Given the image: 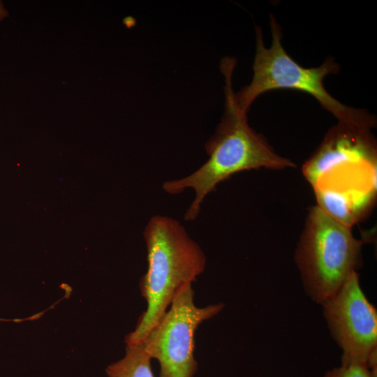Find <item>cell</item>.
<instances>
[{
    "label": "cell",
    "instance_id": "3957f363",
    "mask_svg": "<svg viewBox=\"0 0 377 377\" xmlns=\"http://www.w3.org/2000/svg\"><path fill=\"white\" fill-rule=\"evenodd\" d=\"M272 44L266 47L260 27L256 26V54L252 66L253 77L249 84L235 92L239 108L248 112L253 101L262 94L276 89H290L313 96L321 106L334 116L339 123L370 130L376 125L375 117L367 110L346 105L325 89L324 78L337 74L340 66L332 57H327L319 66L304 68L286 52L282 43V31L273 15H270Z\"/></svg>",
    "mask_w": 377,
    "mask_h": 377
},
{
    "label": "cell",
    "instance_id": "52a82bcc",
    "mask_svg": "<svg viewBox=\"0 0 377 377\" xmlns=\"http://www.w3.org/2000/svg\"><path fill=\"white\" fill-rule=\"evenodd\" d=\"M376 142L371 131L339 123L303 166V173L313 186L322 178L342 170L376 166Z\"/></svg>",
    "mask_w": 377,
    "mask_h": 377
},
{
    "label": "cell",
    "instance_id": "277c9868",
    "mask_svg": "<svg viewBox=\"0 0 377 377\" xmlns=\"http://www.w3.org/2000/svg\"><path fill=\"white\" fill-rule=\"evenodd\" d=\"M362 244L350 226L318 206L310 209L295 259L304 291L312 301L320 304L357 271Z\"/></svg>",
    "mask_w": 377,
    "mask_h": 377
},
{
    "label": "cell",
    "instance_id": "5b68a950",
    "mask_svg": "<svg viewBox=\"0 0 377 377\" xmlns=\"http://www.w3.org/2000/svg\"><path fill=\"white\" fill-rule=\"evenodd\" d=\"M223 304L198 307L191 283L184 285L170 308L142 343L160 365L159 377H193L198 369L194 357L195 332L204 321L218 314Z\"/></svg>",
    "mask_w": 377,
    "mask_h": 377
},
{
    "label": "cell",
    "instance_id": "8fae6325",
    "mask_svg": "<svg viewBox=\"0 0 377 377\" xmlns=\"http://www.w3.org/2000/svg\"><path fill=\"white\" fill-rule=\"evenodd\" d=\"M1 320L0 319V321H1Z\"/></svg>",
    "mask_w": 377,
    "mask_h": 377
},
{
    "label": "cell",
    "instance_id": "30bf717a",
    "mask_svg": "<svg viewBox=\"0 0 377 377\" xmlns=\"http://www.w3.org/2000/svg\"><path fill=\"white\" fill-rule=\"evenodd\" d=\"M8 15V12L4 8L3 3L0 1V21Z\"/></svg>",
    "mask_w": 377,
    "mask_h": 377
},
{
    "label": "cell",
    "instance_id": "6da1fadb",
    "mask_svg": "<svg viewBox=\"0 0 377 377\" xmlns=\"http://www.w3.org/2000/svg\"><path fill=\"white\" fill-rule=\"evenodd\" d=\"M235 65V59L230 57L223 59L221 63L225 77L224 112L205 145L209 158L188 176L163 184V190L170 194H179L188 188L194 190V200L184 214L187 221L195 219L206 196L237 172L260 168L281 170L295 167L291 160L276 153L265 138L249 126L247 113L239 108L232 89Z\"/></svg>",
    "mask_w": 377,
    "mask_h": 377
},
{
    "label": "cell",
    "instance_id": "7a4b0ae2",
    "mask_svg": "<svg viewBox=\"0 0 377 377\" xmlns=\"http://www.w3.org/2000/svg\"><path fill=\"white\" fill-rule=\"evenodd\" d=\"M143 235L148 267L142 279L141 290L147 307L135 330L126 336V344L142 343L158 325L181 287L195 281L206 265L202 249L179 221L154 216Z\"/></svg>",
    "mask_w": 377,
    "mask_h": 377
},
{
    "label": "cell",
    "instance_id": "9c48e42d",
    "mask_svg": "<svg viewBox=\"0 0 377 377\" xmlns=\"http://www.w3.org/2000/svg\"><path fill=\"white\" fill-rule=\"evenodd\" d=\"M324 377H374L367 364H341L325 372Z\"/></svg>",
    "mask_w": 377,
    "mask_h": 377
},
{
    "label": "cell",
    "instance_id": "ba28073f",
    "mask_svg": "<svg viewBox=\"0 0 377 377\" xmlns=\"http://www.w3.org/2000/svg\"><path fill=\"white\" fill-rule=\"evenodd\" d=\"M151 357L142 343L126 344L125 355L105 369L108 377H154Z\"/></svg>",
    "mask_w": 377,
    "mask_h": 377
},
{
    "label": "cell",
    "instance_id": "8992f818",
    "mask_svg": "<svg viewBox=\"0 0 377 377\" xmlns=\"http://www.w3.org/2000/svg\"><path fill=\"white\" fill-rule=\"evenodd\" d=\"M320 304L330 334L341 350V364H367L377 352V311L366 297L357 272Z\"/></svg>",
    "mask_w": 377,
    "mask_h": 377
}]
</instances>
